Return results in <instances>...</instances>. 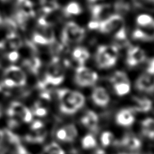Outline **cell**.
I'll return each mask as SVG.
<instances>
[{
  "mask_svg": "<svg viewBox=\"0 0 154 154\" xmlns=\"http://www.w3.org/2000/svg\"><path fill=\"white\" fill-rule=\"evenodd\" d=\"M65 78L64 69L60 63L59 57H54L50 63L47 70L45 78L42 82L39 83L40 88H45L46 86L54 85L57 86L63 82Z\"/></svg>",
  "mask_w": 154,
  "mask_h": 154,
  "instance_id": "6da1fadb",
  "label": "cell"
},
{
  "mask_svg": "<svg viewBox=\"0 0 154 154\" xmlns=\"http://www.w3.org/2000/svg\"><path fill=\"white\" fill-rule=\"evenodd\" d=\"M85 29L76 23L68 22L62 33V42L64 45L72 43H79L85 37Z\"/></svg>",
  "mask_w": 154,
  "mask_h": 154,
  "instance_id": "7a4b0ae2",
  "label": "cell"
},
{
  "mask_svg": "<svg viewBox=\"0 0 154 154\" xmlns=\"http://www.w3.org/2000/svg\"><path fill=\"white\" fill-rule=\"evenodd\" d=\"M98 79L99 75L84 66H79L75 71V81L80 87H91L97 82Z\"/></svg>",
  "mask_w": 154,
  "mask_h": 154,
  "instance_id": "3957f363",
  "label": "cell"
},
{
  "mask_svg": "<svg viewBox=\"0 0 154 154\" xmlns=\"http://www.w3.org/2000/svg\"><path fill=\"white\" fill-rule=\"evenodd\" d=\"M125 28V22L120 14H111L107 19L99 21L98 29L102 33H115L118 30Z\"/></svg>",
  "mask_w": 154,
  "mask_h": 154,
  "instance_id": "277c9868",
  "label": "cell"
},
{
  "mask_svg": "<svg viewBox=\"0 0 154 154\" xmlns=\"http://www.w3.org/2000/svg\"><path fill=\"white\" fill-rule=\"evenodd\" d=\"M60 101V109L66 114H74L78 111L73 105V91L69 89H59L57 92Z\"/></svg>",
  "mask_w": 154,
  "mask_h": 154,
  "instance_id": "5b68a950",
  "label": "cell"
},
{
  "mask_svg": "<svg viewBox=\"0 0 154 154\" xmlns=\"http://www.w3.org/2000/svg\"><path fill=\"white\" fill-rule=\"evenodd\" d=\"M8 114L10 117L18 118L23 122L27 123H29L32 121L33 115L32 111L20 102H11L8 109Z\"/></svg>",
  "mask_w": 154,
  "mask_h": 154,
  "instance_id": "8992f818",
  "label": "cell"
},
{
  "mask_svg": "<svg viewBox=\"0 0 154 154\" xmlns=\"http://www.w3.org/2000/svg\"><path fill=\"white\" fill-rule=\"evenodd\" d=\"M4 78H8L13 81L16 87H24L26 84V75L20 68L16 66H11L5 69Z\"/></svg>",
  "mask_w": 154,
  "mask_h": 154,
  "instance_id": "52a82bcc",
  "label": "cell"
},
{
  "mask_svg": "<svg viewBox=\"0 0 154 154\" xmlns=\"http://www.w3.org/2000/svg\"><path fill=\"white\" fill-rule=\"evenodd\" d=\"M135 87L138 90L147 93H154V74L145 72L135 82Z\"/></svg>",
  "mask_w": 154,
  "mask_h": 154,
  "instance_id": "ba28073f",
  "label": "cell"
},
{
  "mask_svg": "<svg viewBox=\"0 0 154 154\" xmlns=\"http://www.w3.org/2000/svg\"><path fill=\"white\" fill-rule=\"evenodd\" d=\"M96 60L98 66L100 69H108L113 67L117 63V58L111 57L105 51L104 45H101L98 48L96 55Z\"/></svg>",
  "mask_w": 154,
  "mask_h": 154,
  "instance_id": "9c48e42d",
  "label": "cell"
},
{
  "mask_svg": "<svg viewBox=\"0 0 154 154\" xmlns=\"http://www.w3.org/2000/svg\"><path fill=\"white\" fill-rule=\"evenodd\" d=\"M146 60V54L144 50L139 47H131L128 50L126 63L129 67H135L144 63Z\"/></svg>",
  "mask_w": 154,
  "mask_h": 154,
  "instance_id": "30bf717a",
  "label": "cell"
},
{
  "mask_svg": "<svg viewBox=\"0 0 154 154\" xmlns=\"http://www.w3.org/2000/svg\"><path fill=\"white\" fill-rule=\"evenodd\" d=\"M114 6L108 4L96 5L91 8V14L95 20H104L113 14Z\"/></svg>",
  "mask_w": 154,
  "mask_h": 154,
  "instance_id": "8fae6325",
  "label": "cell"
},
{
  "mask_svg": "<svg viewBox=\"0 0 154 154\" xmlns=\"http://www.w3.org/2000/svg\"><path fill=\"white\" fill-rule=\"evenodd\" d=\"M132 38L135 40L153 41L154 40V21L150 25L144 27H138L132 32Z\"/></svg>",
  "mask_w": 154,
  "mask_h": 154,
  "instance_id": "7c38bea8",
  "label": "cell"
},
{
  "mask_svg": "<svg viewBox=\"0 0 154 154\" xmlns=\"http://www.w3.org/2000/svg\"><path fill=\"white\" fill-rule=\"evenodd\" d=\"M92 99L98 106L105 107L109 104L110 96L105 88L97 87L93 90L92 93Z\"/></svg>",
  "mask_w": 154,
  "mask_h": 154,
  "instance_id": "4fadbf2b",
  "label": "cell"
},
{
  "mask_svg": "<svg viewBox=\"0 0 154 154\" xmlns=\"http://www.w3.org/2000/svg\"><path fill=\"white\" fill-rule=\"evenodd\" d=\"M81 122L83 126L87 127L92 132H96L98 131L99 117L93 111H87V113L81 119Z\"/></svg>",
  "mask_w": 154,
  "mask_h": 154,
  "instance_id": "5bb4252c",
  "label": "cell"
},
{
  "mask_svg": "<svg viewBox=\"0 0 154 154\" xmlns=\"http://www.w3.org/2000/svg\"><path fill=\"white\" fill-rule=\"evenodd\" d=\"M116 122L118 125L125 127L132 126L135 122L133 112L130 109L120 110L116 116Z\"/></svg>",
  "mask_w": 154,
  "mask_h": 154,
  "instance_id": "9a60e30c",
  "label": "cell"
},
{
  "mask_svg": "<svg viewBox=\"0 0 154 154\" xmlns=\"http://www.w3.org/2000/svg\"><path fill=\"white\" fill-rule=\"evenodd\" d=\"M133 106L130 108L132 112H148L152 108V102L147 98L134 97Z\"/></svg>",
  "mask_w": 154,
  "mask_h": 154,
  "instance_id": "2e32d148",
  "label": "cell"
},
{
  "mask_svg": "<svg viewBox=\"0 0 154 154\" xmlns=\"http://www.w3.org/2000/svg\"><path fill=\"white\" fill-rule=\"evenodd\" d=\"M120 144L128 150L135 151L141 148V141L135 135L127 134L122 138L121 141H120Z\"/></svg>",
  "mask_w": 154,
  "mask_h": 154,
  "instance_id": "e0dca14e",
  "label": "cell"
},
{
  "mask_svg": "<svg viewBox=\"0 0 154 154\" xmlns=\"http://www.w3.org/2000/svg\"><path fill=\"white\" fill-rule=\"evenodd\" d=\"M16 10L22 12L29 18L35 15L34 5L30 0H16Z\"/></svg>",
  "mask_w": 154,
  "mask_h": 154,
  "instance_id": "ac0fdd59",
  "label": "cell"
},
{
  "mask_svg": "<svg viewBox=\"0 0 154 154\" xmlns=\"http://www.w3.org/2000/svg\"><path fill=\"white\" fill-rule=\"evenodd\" d=\"M38 32L40 33L48 42V45H54L56 41L55 33H54V29L52 27L50 26V24H46V25H38Z\"/></svg>",
  "mask_w": 154,
  "mask_h": 154,
  "instance_id": "d6986e66",
  "label": "cell"
},
{
  "mask_svg": "<svg viewBox=\"0 0 154 154\" xmlns=\"http://www.w3.org/2000/svg\"><path fill=\"white\" fill-rule=\"evenodd\" d=\"M90 57V54L88 50L83 47H78L72 52V57L80 66H84Z\"/></svg>",
  "mask_w": 154,
  "mask_h": 154,
  "instance_id": "ffe728a7",
  "label": "cell"
},
{
  "mask_svg": "<svg viewBox=\"0 0 154 154\" xmlns=\"http://www.w3.org/2000/svg\"><path fill=\"white\" fill-rule=\"evenodd\" d=\"M47 130L45 128L39 130L32 131L25 136V140L29 143H42L47 137Z\"/></svg>",
  "mask_w": 154,
  "mask_h": 154,
  "instance_id": "44dd1931",
  "label": "cell"
},
{
  "mask_svg": "<svg viewBox=\"0 0 154 154\" xmlns=\"http://www.w3.org/2000/svg\"><path fill=\"white\" fill-rule=\"evenodd\" d=\"M23 66H25L30 72L34 75H37L42 66V62L38 57H31L26 59L23 62Z\"/></svg>",
  "mask_w": 154,
  "mask_h": 154,
  "instance_id": "7402d4cb",
  "label": "cell"
},
{
  "mask_svg": "<svg viewBox=\"0 0 154 154\" xmlns=\"http://www.w3.org/2000/svg\"><path fill=\"white\" fill-rule=\"evenodd\" d=\"M41 9L44 14H51L60 8L57 0H39Z\"/></svg>",
  "mask_w": 154,
  "mask_h": 154,
  "instance_id": "603a6c76",
  "label": "cell"
},
{
  "mask_svg": "<svg viewBox=\"0 0 154 154\" xmlns=\"http://www.w3.org/2000/svg\"><path fill=\"white\" fill-rule=\"evenodd\" d=\"M142 134L150 139H154V119L147 118L141 123Z\"/></svg>",
  "mask_w": 154,
  "mask_h": 154,
  "instance_id": "cb8c5ba5",
  "label": "cell"
},
{
  "mask_svg": "<svg viewBox=\"0 0 154 154\" xmlns=\"http://www.w3.org/2000/svg\"><path fill=\"white\" fill-rule=\"evenodd\" d=\"M6 40L10 48L13 49V51H17L22 48L23 42L20 37L16 33V32L8 33L6 35Z\"/></svg>",
  "mask_w": 154,
  "mask_h": 154,
  "instance_id": "d4e9b609",
  "label": "cell"
},
{
  "mask_svg": "<svg viewBox=\"0 0 154 154\" xmlns=\"http://www.w3.org/2000/svg\"><path fill=\"white\" fill-rule=\"evenodd\" d=\"M82 8L76 2H71L63 9V13L65 16H77L81 14Z\"/></svg>",
  "mask_w": 154,
  "mask_h": 154,
  "instance_id": "484cf974",
  "label": "cell"
},
{
  "mask_svg": "<svg viewBox=\"0 0 154 154\" xmlns=\"http://www.w3.org/2000/svg\"><path fill=\"white\" fill-rule=\"evenodd\" d=\"M113 87L116 94L120 96H123L127 95L130 92L131 85L130 82L127 83H118L113 84Z\"/></svg>",
  "mask_w": 154,
  "mask_h": 154,
  "instance_id": "4316f807",
  "label": "cell"
},
{
  "mask_svg": "<svg viewBox=\"0 0 154 154\" xmlns=\"http://www.w3.org/2000/svg\"><path fill=\"white\" fill-rule=\"evenodd\" d=\"M110 81L112 84H118V83L130 82L127 75L125 72H120V71H117L115 73L113 74V75L110 78Z\"/></svg>",
  "mask_w": 154,
  "mask_h": 154,
  "instance_id": "83f0119b",
  "label": "cell"
},
{
  "mask_svg": "<svg viewBox=\"0 0 154 154\" xmlns=\"http://www.w3.org/2000/svg\"><path fill=\"white\" fill-rule=\"evenodd\" d=\"M86 99L84 95L78 91H73V97H72V102L75 108L78 110L81 109L84 107L85 104Z\"/></svg>",
  "mask_w": 154,
  "mask_h": 154,
  "instance_id": "f1b7e54d",
  "label": "cell"
},
{
  "mask_svg": "<svg viewBox=\"0 0 154 154\" xmlns=\"http://www.w3.org/2000/svg\"><path fill=\"white\" fill-rule=\"evenodd\" d=\"M42 154H65V152L58 144L52 142L45 147Z\"/></svg>",
  "mask_w": 154,
  "mask_h": 154,
  "instance_id": "f546056e",
  "label": "cell"
},
{
  "mask_svg": "<svg viewBox=\"0 0 154 154\" xmlns=\"http://www.w3.org/2000/svg\"><path fill=\"white\" fill-rule=\"evenodd\" d=\"M81 144H82L83 148L88 150V149L96 147L97 145V142H96V138L91 134H89L83 138L82 141H81Z\"/></svg>",
  "mask_w": 154,
  "mask_h": 154,
  "instance_id": "4dcf8cb0",
  "label": "cell"
},
{
  "mask_svg": "<svg viewBox=\"0 0 154 154\" xmlns=\"http://www.w3.org/2000/svg\"><path fill=\"white\" fill-rule=\"evenodd\" d=\"M67 135V142H72L78 136V129L73 124H68L64 126Z\"/></svg>",
  "mask_w": 154,
  "mask_h": 154,
  "instance_id": "1f68e13d",
  "label": "cell"
},
{
  "mask_svg": "<svg viewBox=\"0 0 154 154\" xmlns=\"http://www.w3.org/2000/svg\"><path fill=\"white\" fill-rule=\"evenodd\" d=\"M29 19V18L26 15H25L22 12L16 10L14 14V21H16L15 23H17V25L19 26L23 29L26 28V23H28Z\"/></svg>",
  "mask_w": 154,
  "mask_h": 154,
  "instance_id": "d6a6232c",
  "label": "cell"
},
{
  "mask_svg": "<svg viewBox=\"0 0 154 154\" xmlns=\"http://www.w3.org/2000/svg\"><path fill=\"white\" fill-rule=\"evenodd\" d=\"M154 21V19L151 16L148 14H143L139 15L136 19V23L138 24V27H144L151 24Z\"/></svg>",
  "mask_w": 154,
  "mask_h": 154,
  "instance_id": "836d02e7",
  "label": "cell"
},
{
  "mask_svg": "<svg viewBox=\"0 0 154 154\" xmlns=\"http://www.w3.org/2000/svg\"><path fill=\"white\" fill-rule=\"evenodd\" d=\"M101 143H102V146L105 147H108L111 145L114 141V137L111 132H104L101 135Z\"/></svg>",
  "mask_w": 154,
  "mask_h": 154,
  "instance_id": "e575fe53",
  "label": "cell"
},
{
  "mask_svg": "<svg viewBox=\"0 0 154 154\" xmlns=\"http://www.w3.org/2000/svg\"><path fill=\"white\" fill-rule=\"evenodd\" d=\"M33 114L37 117H44L48 114V110L42 105L37 104L35 105L34 108H33Z\"/></svg>",
  "mask_w": 154,
  "mask_h": 154,
  "instance_id": "d590c367",
  "label": "cell"
},
{
  "mask_svg": "<svg viewBox=\"0 0 154 154\" xmlns=\"http://www.w3.org/2000/svg\"><path fill=\"white\" fill-rule=\"evenodd\" d=\"M32 39L33 42L35 43L38 44V45H48V42L46 41V39L40 34L38 32H35L34 34L32 35Z\"/></svg>",
  "mask_w": 154,
  "mask_h": 154,
  "instance_id": "8d00e7d4",
  "label": "cell"
},
{
  "mask_svg": "<svg viewBox=\"0 0 154 154\" xmlns=\"http://www.w3.org/2000/svg\"><path fill=\"white\" fill-rule=\"evenodd\" d=\"M56 137L60 141L67 142V135H66V132L65 130L64 127L60 128V129H59L57 131V132H56Z\"/></svg>",
  "mask_w": 154,
  "mask_h": 154,
  "instance_id": "74e56055",
  "label": "cell"
},
{
  "mask_svg": "<svg viewBox=\"0 0 154 154\" xmlns=\"http://www.w3.org/2000/svg\"><path fill=\"white\" fill-rule=\"evenodd\" d=\"M114 11H117L120 13H123V12H126L129 10V6L124 2H117V4L114 5Z\"/></svg>",
  "mask_w": 154,
  "mask_h": 154,
  "instance_id": "f35d334b",
  "label": "cell"
},
{
  "mask_svg": "<svg viewBox=\"0 0 154 154\" xmlns=\"http://www.w3.org/2000/svg\"><path fill=\"white\" fill-rule=\"evenodd\" d=\"M20 58V53L17 51H12L11 52L8 54V59L11 63H15Z\"/></svg>",
  "mask_w": 154,
  "mask_h": 154,
  "instance_id": "ab89813d",
  "label": "cell"
},
{
  "mask_svg": "<svg viewBox=\"0 0 154 154\" xmlns=\"http://www.w3.org/2000/svg\"><path fill=\"white\" fill-rule=\"evenodd\" d=\"M45 128L44 126V123H42L40 120H35V121L33 122L31 125V129L32 131H35V130H39V129H42Z\"/></svg>",
  "mask_w": 154,
  "mask_h": 154,
  "instance_id": "60d3db41",
  "label": "cell"
},
{
  "mask_svg": "<svg viewBox=\"0 0 154 154\" xmlns=\"http://www.w3.org/2000/svg\"><path fill=\"white\" fill-rule=\"evenodd\" d=\"M3 85H4L5 87H7V88L17 87L14 83L11 80L8 79V78H4V80H3Z\"/></svg>",
  "mask_w": 154,
  "mask_h": 154,
  "instance_id": "b9f144b4",
  "label": "cell"
},
{
  "mask_svg": "<svg viewBox=\"0 0 154 154\" xmlns=\"http://www.w3.org/2000/svg\"><path fill=\"white\" fill-rule=\"evenodd\" d=\"M99 20H93L90 21L88 24V27L90 29H98V27H99Z\"/></svg>",
  "mask_w": 154,
  "mask_h": 154,
  "instance_id": "7bdbcfd3",
  "label": "cell"
},
{
  "mask_svg": "<svg viewBox=\"0 0 154 154\" xmlns=\"http://www.w3.org/2000/svg\"><path fill=\"white\" fill-rule=\"evenodd\" d=\"M146 72H149V73L154 74V59L151 60L149 63L148 66L147 68V71Z\"/></svg>",
  "mask_w": 154,
  "mask_h": 154,
  "instance_id": "ee69618b",
  "label": "cell"
},
{
  "mask_svg": "<svg viewBox=\"0 0 154 154\" xmlns=\"http://www.w3.org/2000/svg\"><path fill=\"white\" fill-rule=\"evenodd\" d=\"M94 154H107L106 152L103 150H98L97 151H96Z\"/></svg>",
  "mask_w": 154,
  "mask_h": 154,
  "instance_id": "f6af8a7d",
  "label": "cell"
},
{
  "mask_svg": "<svg viewBox=\"0 0 154 154\" xmlns=\"http://www.w3.org/2000/svg\"><path fill=\"white\" fill-rule=\"evenodd\" d=\"M3 141V131L0 130V145Z\"/></svg>",
  "mask_w": 154,
  "mask_h": 154,
  "instance_id": "bcb514c9",
  "label": "cell"
},
{
  "mask_svg": "<svg viewBox=\"0 0 154 154\" xmlns=\"http://www.w3.org/2000/svg\"><path fill=\"white\" fill-rule=\"evenodd\" d=\"M89 1H90V2H95L98 1V0H89Z\"/></svg>",
  "mask_w": 154,
  "mask_h": 154,
  "instance_id": "7dc6e473",
  "label": "cell"
},
{
  "mask_svg": "<svg viewBox=\"0 0 154 154\" xmlns=\"http://www.w3.org/2000/svg\"><path fill=\"white\" fill-rule=\"evenodd\" d=\"M2 17H1V14H0V24L2 23Z\"/></svg>",
  "mask_w": 154,
  "mask_h": 154,
  "instance_id": "c3c4849f",
  "label": "cell"
},
{
  "mask_svg": "<svg viewBox=\"0 0 154 154\" xmlns=\"http://www.w3.org/2000/svg\"><path fill=\"white\" fill-rule=\"evenodd\" d=\"M1 1H2V2H7V1H8V0H1Z\"/></svg>",
  "mask_w": 154,
  "mask_h": 154,
  "instance_id": "681fc988",
  "label": "cell"
},
{
  "mask_svg": "<svg viewBox=\"0 0 154 154\" xmlns=\"http://www.w3.org/2000/svg\"><path fill=\"white\" fill-rule=\"evenodd\" d=\"M148 1H150V2H154V0H148Z\"/></svg>",
  "mask_w": 154,
  "mask_h": 154,
  "instance_id": "f907efd6",
  "label": "cell"
},
{
  "mask_svg": "<svg viewBox=\"0 0 154 154\" xmlns=\"http://www.w3.org/2000/svg\"><path fill=\"white\" fill-rule=\"evenodd\" d=\"M0 90H1V86H0Z\"/></svg>",
  "mask_w": 154,
  "mask_h": 154,
  "instance_id": "816d5d0a",
  "label": "cell"
},
{
  "mask_svg": "<svg viewBox=\"0 0 154 154\" xmlns=\"http://www.w3.org/2000/svg\"><path fill=\"white\" fill-rule=\"evenodd\" d=\"M0 114H1V113H0Z\"/></svg>",
  "mask_w": 154,
  "mask_h": 154,
  "instance_id": "f5cc1de1",
  "label": "cell"
}]
</instances>
